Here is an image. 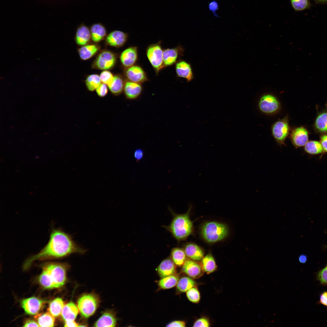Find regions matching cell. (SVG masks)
<instances>
[{
    "label": "cell",
    "instance_id": "cell-1",
    "mask_svg": "<svg viewBox=\"0 0 327 327\" xmlns=\"http://www.w3.org/2000/svg\"><path fill=\"white\" fill-rule=\"evenodd\" d=\"M86 251L74 241L70 235L60 229H54L47 244L38 253L28 258L23 267L27 269L36 260L61 258L72 253L83 254Z\"/></svg>",
    "mask_w": 327,
    "mask_h": 327
},
{
    "label": "cell",
    "instance_id": "cell-2",
    "mask_svg": "<svg viewBox=\"0 0 327 327\" xmlns=\"http://www.w3.org/2000/svg\"><path fill=\"white\" fill-rule=\"evenodd\" d=\"M192 223L188 213L177 215L174 217L167 229L177 239L187 237L191 233Z\"/></svg>",
    "mask_w": 327,
    "mask_h": 327
},
{
    "label": "cell",
    "instance_id": "cell-3",
    "mask_svg": "<svg viewBox=\"0 0 327 327\" xmlns=\"http://www.w3.org/2000/svg\"><path fill=\"white\" fill-rule=\"evenodd\" d=\"M228 228L225 225L214 222L205 223L202 229L203 238L208 242H214L221 240L228 234Z\"/></svg>",
    "mask_w": 327,
    "mask_h": 327
},
{
    "label": "cell",
    "instance_id": "cell-4",
    "mask_svg": "<svg viewBox=\"0 0 327 327\" xmlns=\"http://www.w3.org/2000/svg\"><path fill=\"white\" fill-rule=\"evenodd\" d=\"M99 303V299L96 296L92 293L86 294L79 298L77 306L82 316L88 318L94 313Z\"/></svg>",
    "mask_w": 327,
    "mask_h": 327
},
{
    "label": "cell",
    "instance_id": "cell-5",
    "mask_svg": "<svg viewBox=\"0 0 327 327\" xmlns=\"http://www.w3.org/2000/svg\"><path fill=\"white\" fill-rule=\"evenodd\" d=\"M290 130L288 115L282 119H279L271 127L272 135L280 146H286L285 141L289 136Z\"/></svg>",
    "mask_w": 327,
    "mask_h": 327
},
{
    "label": "cell",
    "instance_id": "cell-6",
    "mask_svg": "<svg viewBox=\"0 0 327 327\" xmlns=\"http://www.w3.org/2000/svg\"><path fill=\"white\" fill-rule=\"evenodd\" d=\"M163 52L160 43L151 45L147 49L148 59L157 74L165 67L163 61Z\"/></svg>",
    "mask_w": 327,
    "mask_h": 327
},
{
    "label": "cell",
    "instance_id": "cell-7",
    "mask_svg": "<svg viewBox=\"0 0 327 327\" xmlns=\"http://www.w3.org/2000/svg\"><path fill=\"white\" fill-rule=\"evenodd\" d=\"M66 266L65 264L55 263H48L43 266L49 272L56 288L62 287L65 283Z\"/></svg>",
    "mask_w": 327,
    "mask_h": 327
},
{
    "label": "cell",
    "instance_id": "cell-8",
    "mask_svg": "<svg viewBox=\"0 0 327 327\" xmlns=\"http://www.w3.org/2000/svg\"><path fill=\"white\" fill-rule=\"evenodd\" d=\"M258 107L262 112L266 114H272L278 112L280 108V104L274 95L270 94H263L260 98Z\"/></svg>",
    "mask_w": 327,
    "mask_h": 327
},
{
    "label": "cell",
    "instance_id": "cell-9",
    "mask_svg": "<svg viewBox=\"0 0 327 327\" xmlns=\"http://www.w3.org/2000/svg\"><path fill=\"white\" fill-rule=\"evenodd\" d=\"M290 138L296 148L304 146L308 140V131L303 127L294 128L290 133Z\"/></svg>",
    "mask_w": 327,
    "mask_h": 327
},
{
    "label": "cell",
    "instance_id": "cell-10",
    "mask_svg": "<svg viewBox=\"0 0 327 327\" xmlns=\"http://www.w3.org/2000/svg\"><path fill=\"white\" fill-rule=\"evenodd\" d=\"M46 302L44 300L32 297L23 299L21 304L26 314L33 315L38 313Z\"/></svg>",
    "mask_w": 327,
    "mask_h": 327
},
{
    "label": "cell",
    "instance_id": "cell-11",
    "mask_svg": "<svg viewBox=\"0 0 327 327\" xmlns=\"http://www.w3.org/2000/svg\"><path fill=\"white\" fill-rule=\"evenodd\" d=\"M116 61V57L111 52L105 51L102 52L97 57L95 65L99 69L107 70L112 67Z\"/></svg>",
    "mask_w": 327,
    "mask_h": 327
},
{
    "label": "cell",
    "instance_id": "cell-12",
    "mask_svg": "<svg viewBox=\"0 0 327 327\" xmlns=\"http://www.w3.org/2000/svg\"><path fill=\"white\" fill-rule=\"evenodd\" d=\"M125 74L129 81L141 84L148 80L147 74L143 68L137 65H134L127 69Z\"/></svg>",
    "mask_w": 327,
    "mask_h": 327
},
{
    "label": "cell",
    "instance_id": "cell-13",
    "mask_svg": "<svg viewBox=\"0 0 327 327\" xmlns=\"http://www.w3.org/2000/svg\"><path fill=\"white\" fill-rule=\"evenodd\" d=\"M183 51V49L181 46L164 49L163 52L164 67L171 66L175 63L178 57L182 55Z\"/></svg>",
    "mask_w": 327,
    "mask_h": 327
},
{
    "label": "cell",
    "instance_id": "cell-14",
    "mask_svg": "<svg viewBox=\"0 0 327 327\" xmlns=\"http://www.w3.org/2000/svg\"><path fill=\"white\" fill-rule=\"evenodd\" d=\"M137 48L136 46L129 47L122 53L120 59L122 64L129 67L134 65L138 58Z\"/></svg>",
    "mask_w": 327,
    "mask_h": 327
},
{
    "label": "cell",
    "instance_id": "cell-15",
    "mask_svg": "<svg viewBox=\"0 0 327 327\" xmlns=\"http://www.w3.org/2000/svg\"><path fill=\"white\" fill-rule=\"evenodd\" d=\"M175 70L177 76L185 78L187 82L191 81L193 78L190 64L185 61L181 60L177 62L176 64Z\"/></svg>",
    "mask_w": 327,
    "mask_h": 327
},
{
    "label": "cell",
    "instance_id": "cell-16",
    "mask_svg": "<svg viewBox=\"0 0 327 327\" xmlns=\"http://www.w3.org/2000/svg\"><path fill=\"white\" fill-rule=\"evenodd\" d=\"M127 34L121 31L115 30L110 32L107 36L106 41L110 46L119 47L126 42Z\"/></svg>",
    "mask_w": 327,
    "mask_h": 327
},
{
    "label": "cell",
    "instance_id": "cell-17",
    "mask_svg": "<svg viewBox=\"0 0 327 327\" xmlns=\"http://www.w3.org/2000/svg\"><path fill=\"white\" fill-rule=\"evenodd\" d=\"M182 269L185 273L193 278H198L203 274V270L200 265L190 260H186Z\"/></svg>",
    "mask_w": 327,
    "mask_h": 327
},
{
    "label": "cell",
    "instance_id": "cell-18",
    "mask_svg": "<svg viewBox=\"0 0 327 327\" xmlns=\"http://www.w3.org/2000/svg\"><path fill=\"white\" fill-rule=\"evenodd\" d=\"M124 90L127 98L133 100L137 98L140 95L142 87L140 83L129 81L125 84Z\"/></svg>",
    "mask_w": 327,
    "mask_h": 327
},
{
    "label": "cell",
    "instance_id": "cell-19",
    "mask_svg": "<svg viewBox=\"0 0 327 327\" xmlns=\"http://www.w3.org/2000/svg\"><path fill=\"white\" fill-rule=\"evenodd\" d=\"M175 264L171 259L167 258L163 260L158 266L157 270L162 278L173 275L176 272Z\"/></svg>",
    "mask_w": 327,
    "mask_h": 327
},
{
    "label": "cell",
    "instance_id": "cell-20",
    "mask_svg": "<svg viewBox=\"0 0 327 327\" xmlns=\"http://www.w3.org/2000/svg\"><path fill=\"white\" fill-rule=\"evenodd\" d=\"M91 37L90 30L87 26L82 24L78 26L75 35L76 41L78 44L85 45L89 41Z\"/></svg>",
    "mask_w": 327,
    "mask_h": 327
},
{
    "label": "cell",
    "instance_id": "cell-21",
    "mask_svg": "<svg viewBox=\"0 0 327 327\" xmlns=\"http://www.w3.org/2000/svg\"><path fill=\"white\" fill-rule=\"evenodd\" d=\"M79 311L78 306L73 302H70L64 305L61 315L63 319L65 321L74 320Z\"/></svg>",
    "mask_w": 327,
    "mask_h": 327
},
{
    "label": "cell",
    "instance_id": "cell-22",
    "mask_svg": "<svg viewBox=\"0 0 327 327\" xmlns=\"http://www.w3.org/2000/svg\"><path fill=\"white\" fill-rule=\"evenodd\" d=\"M314 126L317 132L322 134H327V111H323L318 114Z\"/></svg>",
    "mask_w": 327,
    "mask_h": 327
},
{
    "label": "cell",
    "instance_id": "cell-23",
    "mask_svg": "<svg viewBox=\"0 0 327 327\" xmlns=\"http://www.w3.org/2000/svg\"><path fill=\"white\" fill-rule=\"evenodd\" d=\"M116 319L114 315L109 312L103 313L94 324L95 327H112L115 326Z\"/></svg>",
    "mask_w": 327,
    "mask_h": 327
},
{
    "label": "cell",
    "instance_id": "cell-24",
    "mask_svg": "<svg viewBox=\"0 0 327 327\" xmlns=\"http://www.w3.org/2000/svg\"><path fill=\"white\" fill-rule=\"evenodd\" d=\"M304 151L307 154L312 156L321 155H323V150L320 141L316 140L308 141L304 146Z\"/></svg>",
    "mask_w": 327,
    "mask_h": 327
},
{
    "label": "cell",
    "instance_id": "cell-25",
    "mask_svg": "<svg viewBox=\"0 0 327 327\" xmlns=\"http://www.w3.org/2000/svg\"><path fill=\"white\" fill-rule=\"evenodd\" d=\"M184 252L187 257L194 260H200L203 257L202 250L195 244L190 243L187 245L184 249Z\"/></svg>",
    "mask_w": 327,
    "mask_h": 327
},
{
    "label": "cell",
    "instance_id": "cell-26",
    "mask_svg": "<svg viewBox=\"0 0 327 327\" xmlns=\"http://www.w3.org/2000/svg\"><path fill=\"white\" fill-rule=\"evenodd\" d=\"M91 38L94 42L101 41L106 35V30L105 27L98 23L93 24L90 28Z\"/></svg>",
    "mask_w": 327,
    "mask_h": 327
},
{
    "label": "cell",
    "instance_id": "cell-27",
    "mask_svg": "<svg viewBox=\"0 0 327 327\" xmlns=\"http://www.w3.org/2000/svg\"><path fill=\"white\" fill-rule=\"evenodd\" d=\"M38 281L41 285L46 289L56 288L49 272L44 267H43L42 273L39 277Z\"/></svg>",
    "mask_w": 327,
    "mask_h": 327
},
{
    "label": "cell",
    "instance_id": "cell-28",
    "mask_svg": "<svg viewBox=\"0 0 327 327\" xmlns=\"http://www.w3.org/2000/svg\"><path fill=\"white\" fill-rule=\"evenodd\" d=\"M64 303L62 299L57 298L50 303L48 311L54 317L59 316L61 314Z\"/></svg>",
    "mask_w": 327,
    "mask_h": 327
},
{
    "label": "cell",
    "instance_id": "cell-29",
    "mask_svg": "<svg viewBox=\"0 0 327 327\" xmlns=\"http://www.w3.org/2000/svg\"><path fill=\"white\" fill-rule=\"evenodd\" d=\"M98 49V47L96 45H90L82 47L78 51L81 58L85 60L92 57L97 51Z\"/></svg>",
    "mask_w": 327,
    "mask_h": 327
},
{
    "label": "cell",
    "instance_id": "cell-30",
    "mask_svg": "<svg viewBox=\"0 0 327 327\" xmlns=\"http://www.w3.org/2000/svg\"><path fill=\"white\" fill-rule=\"evenodd\" d=\"M186 254L185 252L181 249L175 248L172 249L170 257L175 264L178 266L183 265L186 261Z\"/></svg>",
    "mask_w": 327,
    "mask_h": 327
},
{
    "label": "cell",
    "instance_id": "cell-31",
    "mask_svg": "<svg viewBox=\"0 0 327 327\" xmlns=\"http://www.w3.org/2000/svg\"><path fill=\"white\" fill-rule=\"evenodd\" d=\"M203 270L210 273L213 272L216 268V265L214 258L210 254H208L203 258L202 261Z\"/></svg>",
    "mask_w": 327,
    "mask_h": 327
},
{
    "label": "cell",
    "instance_id": "cell-32",
    "mask_svg": "<svg viewBox=\"0 0 327 327\" xmlns=\"http://www.w3.org/2000/svg\"><path fill=\"white\" fill-rule=\"evenodd\" d=\"M195 284V282L192 279L188 277L184 276L178 280L177 288L179 291L183 292L193 287Z\"/></svg>",
    "mask_w": 327,
    "mask_h": 327
},
{
    "label": "cell",
    "instance_id": "cell-33",
    "mask_svg": "<svg viewBox=\"0 0 327 327\" xmlns=\"http://www.w3.org/2000/svg\"><path fill=\"white\" fill-rule=\"evenodd\" d=\"M178 280V276L173 274L163 278L159 281L158 285L161 289H169L175 286Z\"/></svg>",
    "mask_w": 327,
    "mask_h": 327
},
{
    "label": "cell",
    "instance_id": "cell-34",
    "mask_svg": "<svg viewBox=\"0 0 327 327\" xmlns=\"http://www.w3.org/2000/svg\"><path fill=\"white\" fill-rule=\"evenodd\" d=\"M37 321L40 327H53L55 322L54 317L48 311L38 316Z\"/></svg>",
    "mask_w": 327,
    "mask_h": 327
},
{
    "label": "cell",
    "instance_id": "cell-35",
    "mask_svg": "<svg viewBox=\"0 0 327 327\" xmlns=\"http://www.w3.org/2000/svg\"><path fill=\"white\" fill-rule=\"evenodd\" d=\"M124 84V81L121 77L115 76L112 84L109 88L113 94L118 95L122 92Z\"/></svg>",
    "mask_w": 327,
    "mask_h": 327
},
{
    "label": "cell",
    "instance_id": "cell-36",
    "mask_svg": "<svg viewBox=\"0 0 327 327\" xmlns=\"http://www.w3.org/2000/svg\"><path fill=\"white\" fill-rule=\"evenodd\" d=\"M100 76L97 74H92L88 76L85 80V84L88 89L91 91L96 89L101 83Z\"/></svg>",
    "mask_w": 327,
    "mask_h": 327
},
{
    "label": "cell",
    "instance_id": "cell-37",
    "mask_svg": "<svg viewBox=\"0 0 327 327\" xmlns=\"http://www.w3.org/2000/svg\"><path fill=\"white\" fill-rule=\"evenodd\" d=\"M293 8L296 11H301L309 8L310 6L309 0H290Z\"/></svg>",
    "mask_w": 327,
    "mask_h": 327
},
{
    "label": "cell",
    "instance_id": "cell-38",
    "mask_svg": "<svg viewBox=\"0 0 327 327\" xmlns=\"http://www.w3.org/2000/svg\"><path fill=\"white\" fill-rule=\"evenodd\" d=\"M187 296L190 302L194 303L198 302L200 299V292L197 289L192 287L187 291Z\"/></svg>",
    "mask_w": 327,
    "mask_h": 327
},
{
    "label": "cell",
    "instance_id": "cell-39",
    "mask_svg": "<svg viewBox=\"0 0 327 327\" xmlns=\"http://www.w3.org/2000/svg\"><path fill=\"white\" fill-rule=\"evenodd\" d=\"M100 77L101 81L107 85L108 87L112 84L114 79V76L112 74L107 71L102 72Z\"/></svg>",
    "mask_w": 327,
    "mask_h": 327
},
{
    "label": "cell",
    "instance_id": "cell-40",
    "mask_svg": "<svg viewBox=\"0 0 327 327\" xmlns=\"http://www.w3.org/2000/svg\"><path fill=\"white\" fill-rule=\"evenodd\" d=\"M316 278L321 285L327 286V264L317 272Z\"/></svg>",
    "mask_w": 327,
    "mask_h": 327
},
{
    "label": "cell",
    "instance_id": "cell-41",
    "mask_svg": "<svg viewBox=\"0 0 327 327\" xmlns=\"http://www.w3.org/2000/svg\"><path fill=\"white\" fill-rule=\"evenodd\" d=\"M219 5L218 2L215 0H213L210 1L208 5L209 10L216 17H218L219 16L216 13L217 11L218 10Z\"/></svg>",
    "mask_w": 327,
    "mask_h": 327
},
{
    "label": "cell",
    "instance_id": "cell-42",
    "mask_svg": "<svg viewBox=\"0 0 327 327\" xmlns=\"http://www.w3.org/2000/svg\"><path fill=\"white\" fill-rule=\"evenodd\" d=\"M96 90L97 95L100 97L105 96L108 91L107 85L104 83H101Z\"/></svg>",
    "mask_w": 327,
    "mask_h": 327
},
{
    "label": "cell",
    "instance_id": "cell-43",
    "mask_svg": "<svg viewBox=\"0 0 327 327\" xmlns=\"http://www.w3.org/2000/svg\"><path fill=\"white\" fill-rule=\"evenodd\" d=\"M209 322L206 319L201 318L197 320L194 323L193 327H209Z\"/></svg>",
    "mask_w": 327,
    "mask_h": 327
},
{
    "label": "cell",
    "instance_id": "cell-44",
    "mask_svg": "<svg viewBox=\"0 0 327 327\" xmlns=\"http://www.w3.org/2000/svg\"><path fill=\"white\" fill-rule=\"evenodd\" d=\"M320 142L322 147L323 155L327 153V134H322L320 137Z\"/></svg>",
    "mask_w": 327,
    "mask_h": 327
},
{
    "label": "cell",
    "instance_id": "cell-45",
    "mask_svg": "<svg viewBox=\"0 0 327 327\" xmlns=\"http://www.w3.org/2000/svg\"><path fill=\"white\" fill-rule=\"evenodd\" d=\"M167 327H185L186 323L182 321H174L167 324Z\"/></svg>",
    "mask_w": 327,
    "mask_h": 327
},
{
    "label": "cell",
    "instance_id": "cell-46",
    "mask_svg": "<svg viewBox=\"0 0 327 327\" xmlns=\"http://www.w3.org/2000/svg\"><path fill=\"white\" fill-rule=\"evenodd\" d=\"M319 303L327 307V291H324L320 294Z\"/></svg>",
    "mask_w": 327,
    "mask_h": 327
},
{
    "label": "cell",
    "instance_id": "cell-47",
    "mask_svg": "<svg viewBox=\"0 0 327 327\" xmlns=\"http://www.w3.org/2000/svg\"><path fill=\"white\" fill-rule=\"evenodd\" d=\"M134 155L136 160L138 161L141 160L143 157V151L141 149H137L135 150Z\"/></svg>",
    "mask_w": 327,
    "mask_h": 327
},
{
    "label": "cell",
    "instance_id": "cell-48",
    "mask_svg": "<svg viewBox=\"0 0 327 327\" xmlns=\"http://www.w3.org/2000/svg\"><path fill=\"white\" fill-rule=\"evenodd\" d=\"M24 327H39V326L38 323L34 320L31 319H28L24 323Z\"/></svg>",
    "mask_w": 327,
    "mask_h": 327
},
{
    "label": "cell",
    "instance_id": "cell-49",
    "mask_svg": "<svg viewBox=\"0 0 327 327\" xmlns=\"http://www.w3.org/2000/svg\"><path fill=\"white\" fill-rule=\"evenodd\" d=\"M64 326L66 327H75L79 326L78 324L74 320L65 321Z\"/></svg>",
    "mask_w": 327,
    "mask_h": 327
},
{
    "label": "cell",
    "instance_id": "cell-50",
    "mask_svg": "<svg viewBox=\"0 0 327 327\" xmlns=\"http://www.w3.org/2000/svg\"><path fill=\"white\" fill-rule=\"evenodd\" d=\"M307 260V256L304 254H302L299 257V261L302 263H305Z\"/></svg>",
    "mask_w": 327,
    "mask_h": 327
},
{
    "label": "cell",
    "instance_id": "cell-51",
    "mask_svg": "<svg viewBox=\"0 0 327 327\" xmlns=\"http://www.w3.org/2000/svg\"><path fill=\"white\" fill-rule=\"evenodd\" d=\"M317 2L320 3H325L327 2V0H315Z\"/></svg>",
    "mask_w": 327,
    "mask_h": 327
},
{
    "label": "cell",
    "instance_id": "cell-52",
    "mask_svg": "<svg viewBox=\"0 0 327 327\" xmlns=\"http://www.w3.org/2000/svg\"><path fill=\"white\" fill-rule=\"evenodd\" d=\"M326 233H327V232ZM324 246L325 249H327V245H325Z\"/></svg>",
    "mask_w": 327,
    "mask_h": 327
}]
</instances>
